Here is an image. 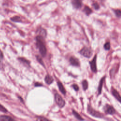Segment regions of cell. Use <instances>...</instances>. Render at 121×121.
<instances>
[{
	"label": "cell",
	"instance_id": "cell-2",
	"mask_svg": "<svg viewBox=\"0 0 121 121\" xmlns=\"http://www.w3.org/2000/svg\"><path fill=\"white\" fill-rule=\"evenodd\" d=\"M79 53L82 56L88 58H90L92 54V52L91 49L86 46L83 47L79 51Z\"/></svg>",
	"mask_w": 121,
	"mask_h": 121
},
{
	"label": "cell",
	"instance_id": "cell-28",
	"mask_svg": "<svg viewBox=\"0 0 121 121\" xmlns=\"http://www.w3.org/2000/svg\"><path fill=\"white\" fill-rule=\"evenodd\" d=\"M35 86H42V84H41V83H39L38 82H36V83H35Z\"/></svg>",
	"mask_w": 121,
	"mask_h": 121
},
{
	"label": "cell",
	"instance_id": "cell-10",
	"mask_svg": "<svg viewBox=\"0 0 121 121\" xmlns=\"http://www.w3.org/2000/svg\"><path fill=\"white\" fill-rule=\"evenodd\" d=\"M0 121H17L10 116L8 115L0 116Z\"/></svg>",
	"mask_w": 121,
	"mask_h": 121
},
{
	"label": "cell",
	"instance_id": "cell-27",
	"mask_svg": "<svg viewBox=\"0 0 121 121\" xmlns=\"http://www.w3.org/2000/svg\"><path fill=\"white\" fill-rule=\"evenodd\" d=\"M3 58V54L2 52L0 49V60L2 59Z\"/></svg>",
	"mask_w": 121,
	"mask_h": 121
},
{
	"label": "cell",
	"instance_id": "cell-11",
	"mask_svg": "<svg viewBox=\"0 0 121 121\" xmlns=\"http://www.w3.org/2000/svg\"><path fill=\"white\" fill-rule=\"evenodd\" d=\"M83 11L87 16L90 15L93 13L92 9L88 6H85Z\"/></svg>",
	"mask_w": 121,
	"mask_h": 121
},
{
	"label": "cell",
	"instance_id": "cell-15",
	"mask_svg": "<svg viewBox=\"0 0 121 121\" xmlns=\"http://www.w3.org/2000/svg\"><path fill=\"white\" fill-rule=\"evenodd\" d=\"M10 20L16 23H20L22 22V20L21 17L18 16H15L14 17H12L10 18Z\"/></svg>",
	"mask_w": 121,
	"mask_h": 121
},
{
	"label": "cell",
	"instance_id": "cell-7",
	"mask_svg": "<svg viewBox=\"0 0 121 121\" xmlns=\"http://www.w3.org/2000/svg\"><path fill=\"white\" fill-rule=\"evenodd\" d=\"M104 110L105 112L108 114H113L115 112V110L114 108L108 104H106L104 107Z\"/></svg>",
	"mask_w": 121,
	"mask_h": 121
},
{
	"label": "cell",
	"instance_id": "cell-12",
	"mask_svg": "<svg viewBox=\"0 0 121 121\" xmlns=\"http://www.w3.org/2000/svg\"><path fill=\"white\" fill-rule=\"evenodd\" d=\"M112 95L115 97V98L117 99V100L120 102L121 98L120 95L119 94L117 90H116L115 89H112Z\"/></svg>",
	"mask_w": 121,
	"mask_h": 121
},
{
	"label": "cell",
	"instance_id": "cell-3",
	"mask_svg": "<svg viewBox=\"0 0 121 121\" xmlns=\"http://www.w3.org/2000/svg\"><path fill=\"white\" fill-rule=\"evenodd\" d=\"M55 100L57 105L60 108L63 107L65 104V102L62 97L58 93L55 94Z\"/></svg>",
	"mask_w": 121,
	"mask_h": 121
},
{
	"label": "cell",
	"instance_id": "cell-16",
	"mask_svg": "<svg viewBox=\"0 0 121 121\" xmlns=\"http://www.w3.org/2000/svg\"><path fill=\"white\" fill-rule=\"evenodd\" d=\"M105 78L103 77L100 80L99 85H98V94H100L101 93V91H102V86H103V84L104 83V80Z\"/></svg>",
	"mask_w": 121,
	"mask_h": 121
},
{
	"label": "cell",
	"instance_id": "cell-5",
	"mask_svg": "<svg viewBox=\"0 0 121 121\" xmlns=\"http://www.w3.org/2000/svg\"><path fill=\"white\" fill-rule=\"evenodd\" d=\"M71 4L74 9H79L83 6L82 0H71Z\"/></svg>",
	"mask_w": 121,
	"mask_h": 121
},
{
	"label": "cell",
	"instance_id": "cell-1",
	"mask_svg": "<svg viewBox=\"0 0 121 121\" xmlns=\"http://www.w3.org/2000/svg\"><path fill=\"white\" fill-rule=\"evenodd\" d=\"M44 38L37 35L35 37L36 45L38 48L39 52L43 57H44L47 53V49L44 42Z\"/></svg>",
	"mask_w": 121,
	"mask_h": 121
},
{
	"label": "cell",
	"instance_id": "cell-4",
	"mask_svg": "<svg viewBox=\"0 0 121 121\" xmlns=\"http://www.w3.org/2000/svg\"><path fill=\"white\" fill-rule=\"evenodd\" d=\"M87 111L89 114H90L91 115H92L94 117H97V118H102L103 116V115L102 114L94 110L89 105H88L87 106Z\"/></svg>",
	"mask_w": 121,
	"mask_h": 121
},
{
	"label": "cell",
	"instance_id": "cell-13",
	"mask_svg": "<svg viewBox=\"0 0 121 121\" xmlns=\"http://www.w3.org/2000/svg\"><path fill=\"white\" fill-rule=\"evenodd\" d=\"M44 80L46 84L48 85H50L53 82V78L51 75H47L44 78Z\"/></svg>",
	"mask_w": 121,
	"mask_h": 121
},
{
	"label": "cell",
	"instance_id": "cell-20",
	"mask_svg": "<svg viewBox=\"0 0 121 121\" xmlns=\"http://www.w3.org/2000/svg\"><path fill=\"white\" fill-rule=\"evenodd\" d=\"M36 121H51L43 116H38L36 118Z\"/></svg>",
	"mask_w": 121,
	"mask_h": 121
},
{
	"label": "cell",
	"instance_id": "cell-24",
	"mask_svg": "<svg viewBox=\"0 0 121 121\" xmlns=\"http://www.w3.org/2000/svg\"><path fill=\"white\" fill-rule=\"evenodd\" d=\"M36 58L37 60L41 65H42L43 66H44V63H43V61L42 59L41 58V57L40 56H39V55H36Z\"/></svg>",
	"mask_w": 121,
	"mask_h": 121
},
{
	"label": "cell",
	"instance_id": "cell-22",
	"mask_svg": "<svg viewBox=\"0 0 121 121\" xmlns=\"http://www.w3.org/2000/svg\"><path fill=\"white\" fill-rule=\"evenodd\" d=\"M110 47H111L110 43V42H109L105 43H104V49L105 50H107V51H108V50H110Z\"/></svg>",
	"mask_w": 121,
	"mask_h": 121
},
{
	"label": "cell",
	"instance_id": "cell-26",
	"mask_svg": "<svg viewBox=\"0 0 121 121\" xmlns=\"http://www.w3.org/2000/svg\"><path fill=\"white\" fill-rule=\"evenodd\" d=\"M72 87L75 91H78L79 90V87L77 84H73Z\"/></svg>",
	"mask_w": 121,
	"mask_h": 121
},
{
	"label": "cell",
	"instance_id": "cell-14",
	"mask_svg": "<svg viewBox=\"0 0 121 121\" xmlns=\"http://www.w3.org/2000/svg\"><path fill=\"white\" fill-rule=\"evenodd\" d=\"M57 85H58V87L59 88V90L61 92V93L63 94V95H65L66 93V90H65V88L64 87L62 84L60 82L58 81L57 82Z\"/></svg>",
	"mask_w": 121,
	"mask_h": 121
},
{
	"label": "cell",
	"instance_id": "cell-17",
	"mask_svg": "<svg viewBox=\"0 0 121 121\" xmlns=\"http://www.w3.org/2000/svg\"><path fill=\"white\" fill-rule=\"evenodd\" d=\"M72 113L74 114V115L75 116V117L78 119L79 121H84V119H83V118L79 115V114H78L76 111H75V110H73L72 111Z\"/></svg>",
	"mask_w": 121,
	"mask_h": 121
},
{
	"label": "cell",
	"instance_id": "cell-8",
	"mask_svg": "<svg viewBox=\"0 0 121 121\" xmlns=\"http://www.w3.org/2000/svg\"><path fill=\"white\" fill-rule=\"evenodd\" d=\"M36 33H37V34H38V35L42 36L44 38H45L47 36V31H46V30L45 29H44L42 27H39L37 29Z\"/></svg>",
	"mask_w": 121,
	"mask_h": 121
},
{
	"label": "cell",
	"instance_id": "cell-6",
	"mask_svg": "<svg viewBox=\"0 0 121 121\" xmlns=\"http://www.w3.org/2000/svg\"><path fill=\"white\" fill-rule=\"evenodd\" d=\"M90 65V68L92 71L94 72H96L97 68H96V55H95L94 57L93 60L89 62Z\"/></svg>",
	"mask_w": 121,
	"mask_h": 121
},
{
	"label": "cell",
	"instance_id": "cell-21",
	"mask_svg": "<svg viewBox=\"0 0 121 121\" xmlns=\"http://www.w3.org/2000/svg\"><path fill=\"white\" fill-rule=\"evenodd\" d=\"M113 11L115 13V16L117 17L120 18L121 16V11L119 9H114Z\"/></svg>",
	"mask_w": 121,
	"mask_h": 121
},
{
	"label": "cell",
	"instance_id": "cell-18",
	"mask_svg": "<svg viewBox=\"0 0 121 121\" xmlns=\"http://www.w3.org/2000/svg\"><path fill=\"white\" fill-rule=\"evenodd\" d=\"M82 87L84 90H86L88 88V82L86 80H84L82 81Z\"/></svg>",
	"mask_w": 121,
	"mask_h": 121
},
{
	"label": "cell",
	"instance_id": "cell-23",
	"mask_svg": "<svg viewBox=\"0 0 121 121\" xmlns=\"http://www.w3.org/2000/svg\"><path fill=\"white\" fill-rule=\"evenodd\" d=\"M92 6L95 10H98L100 9V6L97 2H95L92 4Z\"/></svg>",
	"mask_w": 121,
	"mask_h": 121
},
{
	"label": "cell",
	"instance_id": "cell-19",
	"mask_svg": "<svg viewBox=\"0 0 121 121\" xmlns=\"http://www.w3.org/2000/svg\"><path fill=\"white\" fill-rule=\"evenodd\" d=\"M18 59L21 62H23V63H25L26 65H29V63H30L29 61L28 60H27L25 58H22V57H19V58H18Z\"/></svg>",
	"mask_w": 121,
	"mask_h": 121
},
{
	"label": "cell",
	"instance_id": "cell-25",
	"mask_svg": "<svg viewBox=\"0 0 121 121\" xmlns=\"http://www.w3.org/2000/svg\"><path fill=\"white\" fill-rule=\"evenodd\" d=\"M0 111L3 112H8V110L5 107L0 104Z\"/></svg>",
	"mask_w": 121,
	"mask_h": 121
},
{
	"label": "cell",
	"instance_id": "cell-9",
	"mask_svg": "<svg viewBox=\"0 0 121 121\" xmlns=\"http://www.w3.org/2000/svg\"><path fill=\"white\" fill-rule=\"evenodd\" d=\"M70 63L74 66H79V61L78 60L74 57H71L69 59Z\"/></svg>",
	"mask_w": 121,
	"mask_h": 121
}]
</instances>
